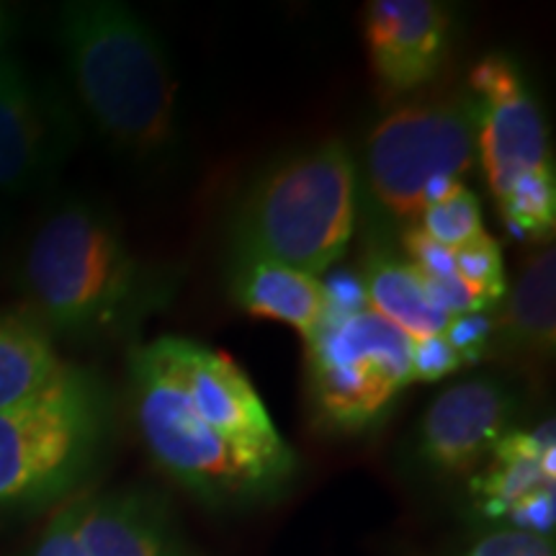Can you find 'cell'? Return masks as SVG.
Instances as JSON below:
<instances>
[{"instance_id":"7c38bea8","label":"cell","mask_w":556,"mask_h":556,"mask_svg":"<svg viewBox=\"0 0 556 556\" xmlns=\"http://www.w3.org/2000/svg\"><path fill=\"white\" fill-rule=\"evenodd\" d=\"M507 361L544 368L556 348V258L554 248H539L518 281L507 287L505 307L492 319V340Z\"/></svg>"},{"instance_id":"5bb4252c","label":"cell","mask_w":556,"mask_h":556,"mask_svg":"<svg viewBox=\"0 0 556 556\" xmlns=\"http://www.w3.org/2000/svg\"><path fill=\"white\" fill-rule=\"evenodd\" d=\"M229 291L248 315L289 325L307 340L315 338L325 319L323 281L274 261L232 263Z\"/></svg>"},{"instance_id":"9a60e30c","label":"cell","mask_w":556,"mask_h":556,"mask_svg":"<svg viewBox=\"0 0 556 556\" xmlns=\"http://www.w3.org/2000/svg\"><path fill=\"white\" fill-rule=\"evenodd\" d=\"M554 422L500 438L492 464L475 482L479 510L486 518H503L533 492L554 486Z\"/></svg>"},{"instance_id":"6da1fadb","label":"cell","mask_w":556,"mask_h":556,"mask_svg":"<svg viewBox=\"0 0 556 556\" xmlns=\"http://www.w3.org/2000/svg\"><path fill=\"white\" fill-rule=\"evenodd\" d=\"M127 389L152 462L201 500H258L294 475V451L225 351L178 336L135 345Z\"/></svg>"},{"instance_id":"9c48e42d","label":"cell","mask_w":556,"mask_h":556,"mask_svg":"<svg viewBox=\"0 0 556 556\" xmlns=\"http://www.w3.org/2000/svg\"><path fill=\"white\" fill-rule=\"evenodd\" d=\"M469 88L479 109L477 155L495 199L528 173L552 168L544 116L516 62L486 54L471 67Z\"/></svg>"},{"instance_id":"4316f807","label":"cell","mask_w":556,"mask_h":556,"mask_svg":"<svg viewBox=\"0 0 556 556\" xmlns=\"http://www.w3.org/2000/svg\"><path fill=\"white\" fill-rule=\"evenodd\" d=\"M507 518L513 520V526H518V531L536 533V536H544L554 531L556 520V500H554V486H546V490L533 492L531 497H526L523 503H518L507 513Z\"/></svg>"},{"instance_id":"ba28073f","label":"cell","mask_w":556,"mask_h":556,"mask_svg":"<svg viewBox=\"0 0 556 556\" xmlns=\"http://www.w3.org/2000/svg\"><path fill=\"white\" fill-rule=\"evenodd\" d=\"M80 142V119L58 80L18 54L0 58V204L47 191Z\"/></svg>"},{"instance_id":"d6986e66","label":"cell","mask_w":556,"mask_h":556,"mask_svg":"<svg viewBox=\"0 0 556 556\" xmlns=\"http://www.w3.org/2000/svg\"><path fill=\"white\" fill-rule=\"evenodd\" d=\"M415 227L438 245L456 250L484 232L482 204H479L477 193L462 184L451 197L422 208Z\"/></svg>"},{"instance_id":"ac0fdd59","label":"cell","mask_w":556,"mask_h":556,"mask_svg":"<svg viewBox=\"0 0 556 556\" xmlns=\"http://www.w3.org/2000/svg\"><path fill=\"white\" fill-rule=\"evenodd\" d=\"M503 222L513 235L546 242L556 225V180L554 168L518 178L503 197L495 199Z\"/></svg>"},{"instance_id":"7402d4cb","label":"cell","mask_w":556,"mask_h":556,"mask_svg":"<svg viewBox=\"0 0 556 556\" xmlns=\"http://www.w3.org/2000/svg\"><path fill=\"white\" fill-rule=\"evenodd\" d=\"M464 366L443 336L413 340V381H441Z\"/></svg>"},{"instance_id":"cb8c5ba5","label":"cell","mask_w":556,"mask_h":556,"mask_svg":"<svg viewBox=\"0 0 556 556\" xmlns=\"http://www.w3.org/2000/svg\"><path fill=\"white\" fill-rule=\"evenodd\" d=\"M402 242H405V250L409 255V266H413L417 274L430 276V278H446L456 276L454 268V250L438 245L422 235L415 225H409L402 235Z\"/></svg>"},{"instance_id":"4fadbf2b","label":"cell","mask_w":556,"mask_h":556,"mask_svg":"<svg viewBox=\"0 0 556 556\" xmlns=\"http://www.w3.org/2000/svg\"><path fill=\"white\" fill-rule=\"evenodd\" d=\"M78 536L88 556H189L163 507L137 492L78 500Z\"/></svg>"},{"instance_id":"e0dca14e","label":"cell","mask_w":556,"mask_h":556,"mask_svg":"<svg viewBox=\"0 0 556 556\" xmlns=\"http://www.w3.org/2000/svg\"><path fill=\"white\" fill-rule=\"evenodd\" d=\"M368 309L400 328L409 340L443 336L451 317L438 309L422 287L420 274L387 253L371 255L364 270Z\"/></svg>"},{"instance_id":"277c9868","label":"cell","mask_w":556,"mask_h":556,"mask_svg":"<svg viewBox=\"0 0 556 556\" xmlns=\"http://www.w3.org/2000/svg\"><path fill=\"white\" fill-rule=\"evenodd\" d=\"M356 219V157L330 137L253 180L232 214V263L274 261L317 278L343 258Z\"/></svg>"},{"instance_id":"484cf974","label":"cell","mask_w":556,"mask_h":556,"mask_svg":"<svg viewBox=\"0 0 556 556\" xmlns=\"http://www.w3.org/2000/svg\"><path fill=\"white\" fill-rule=\"evenodd\" d=\"M325 294V317H345L368 309L366 289L361 276L351 270H340L323 283Z\"/></svg>"},{"instance_id":"3957f363","label":"cell","mask_w":556,"mask_h":556,"mask_svg":"<svg viewBox=\"0 0 556 556\" xmlns=\"http://www.w3.org/2000/svg\"><path fill=\"white\" fill-rule=\"evenodd\" d=\"M75 101L122 155L157 163L180 142L178 83L163 41L127 5L75 0L58 18Z\"/></svg>"},{"instance_id":"7a4b0ae2","label":"cell","mask_w":556,"mask_h":556,"mask_svg":"<svg viewBox=\"0 0 556 556\" xmlns=\"http://www.w3.org/2000/svg\"><path fill=\"white\" fill-rule=\"evenodd\" d=\"M18 287L41 328L73 343L127 336L170 296L168 278L137 258L114 214L86 197L41 214L21 253Z\"/></svg>"},{"instance_id":"83f0119b","label":"cell","mask_w":556,"mask_h":556,"mask_svg":"<svg viewBox=\"0 0 556 556\" xmlns=\"http://www.w3.org/2000/svg\"><path fill=\"white\" fill-rule=\"evenodd\" d=\"M18 29V13L9 3H0V58L11 52L13 37Z\"/></svg>"},{"instance_id":"d4e9b609","label":"cell","mask_w":556,"mask_h":556,"mask_svg":"<svg viewBox=\"0 0 556 556\" xmlns=\"http://www.w3.org/2000/svg\"><path fill=\"white\" fill-rule=\"evenodd\" d=\"M469 556H554V548L536 533L497 531L477 541Z\"/></svg>"},{"instance_id":"2e32d148","label":"cell","mask_w":556,"mask_h":556,"mask_svg":"<svg viewBox=\"0 0 556 556\" xmlns=\"http://www.w3.org/2000/svg\"><path fill=\"white\" fill-rule=\"evenodd\" d=\"M67 364L29 312L0 309V413L39 394Z\"/></svg>"},{"instance_id":"f1b7e54d","label":"cell","mask_w":556,"mask_h":556,"mask_svg":"<svg viewBox=\"0 0 556 556\" xmlns=\"http://www.w3.org/2000/svg\"><path fill=\"white\" fill-rule=\"evenodd\" d=\"M3 242H5V217H3V208H0V255H3Z\"/></svg>"},{"instance_id":"5b68a950","label":"cell","mask_w":556,"mask_h":556,"mask_svg":"<svg viewBox=\"0 0 556 556\" xmlns=\"http://www.w3.org/2000/svg\"><path fill=\"white\" fill-rule=\"evenodd\" d=\"M111 433V394L80 366L0 413V513L67 495L93 469Z\"/></svg>"},{"instance_id":"ffe728a7","label":"cell","mask_w":556,"mask_h":556,"mask_svg":"<svg viewBox=\"0 0 556 556\" xmlns=\"http://www.w3.org/2000/svg\"><path fill=\"white\" fill-rule=\"evenodd\" d=\"M456 276L479 296L484 309L497 307L507 294V278L503 268V250L492 235H477L454 250Z\"/></svg>"},{"instance_id":"30bf717a","label":"cell","mask_w":556,"mask_h":556,"mask_svg":"<svg viewBox=\"0 0 556 556\" xmlns=\"http://www.w3.org/2000/svg\"><path fill=\"white\" fill-rule=\"evenodd\" d=\"M518 397L505 381L477 377L443 389L422 415L417 451L441 475H467L507 435Z\"/></svg>"},{"instance_id":"8992f818","label":"cell","mask_w":556,"mask_h":556,"mask_svg":"<svg viewBox=\"0 0 556 556\" xmlns=\"http://www.w3.org/2000/svg\"><path fill=\"white\" fill-rule=\"evenodd\" d=\"M304 356L315 420L338 433L379 426L413 384V340L371 309L325 317Z\"/></svg>"},{"instance_id":"44dd1931","label":"cell","mask_w":556,"mask_h":556,"mask_svg":"<svg viewBox=\"0 0 556 556\" xmlns=\"http://www.w3.org/2000/svg\"><path fill=\"white\" fill-rule=\"evenodd\" d=\"M443 338L458 353L464 366L479 364L486 356V351H490L492 319L486 315L451 317L446 330H443Z\"/></svg>"},{"instance_id":"52a82bcc","label":"cell","mask_w":556,"mask_h":556,"mask_svg":"<svg viewBox=\"0 0 556 556\" xmlns=\"http://www.w3.org/2000/svg\"><path fill=\"white\" fill-rule=\"evenodd\" d=\"M479 109L471 96L405 103L387 114L366 139V180L379 208L415 225L433 178L475 168Z\"/></svg>"},{"instance_id":"603a6c76","label":"cell","mask_w":556,"mask_h":556,"mask_svg":"<svg viewBox=\"0 0 556 556\" xmlns=\"http://www.w3.org/2000/svg\"><path fill=\"white\" fill-rule=\"evenodd\" d=\"M31 556H88L78 536V500L54 513Z\"/></svg>"},{"instance_id":"8fae6325","label":"cell","mask_w":556,"mask_h":556,"mask_svg":"<svg viewBox=\"0 0 556 556\" xmlns=\"http://www.w3.org/2000/svg\"><path fill=\"white\" fill-rule=\"evenodd\" d=\"M364 34L374 78L387 99L428 86L446 60L454 11L438 0H371Z\"/></svg>"}]
</instances>
